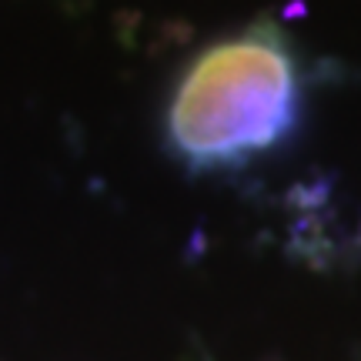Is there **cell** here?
Masks as SVG:
<instances>
[{
	"label": "cell",
	"mask_w": 361,
	"mask_h": 361,
	"mask_svg": "<svg viewBox=\"0 0 361 361\" xmlns=\"http://www.w3.org/2000/svg\"><path fill=\"white\" fill-rule=\"evenodd\" d=\"M301 80L291 40L255 20L184 67L168 107V144L191 171L247 164L295 130Z\"/></svg>",
	"instance_id": "obj_1"
}]
</instances>
